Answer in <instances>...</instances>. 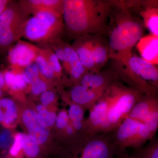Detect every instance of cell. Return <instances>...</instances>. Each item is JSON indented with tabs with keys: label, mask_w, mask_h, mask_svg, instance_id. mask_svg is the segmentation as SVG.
Here are the masks:
<instances>
[{
	"label": "cell",
	"mask_w": 158,
	"mask_h": 158,
	"mask_svg": "<svg viewBox=\"0 0 158 158\" xmlns=\"http://www.w3.org/2000/svg\"><path fill=\"white\" fill-rule=\"evenodd\" d=\"M103 2L91 0H64L63 19L69 33L79 37L103 30L110 11Z\"/></svg>",
	"instance_id": "1"
},
{
	"label": "cell",
	"mask_w": 158,
	"mask_h": 158,
	"mask_svg": "<svg viewBox=\"0 0 158 158\" xmlns=\"http://www.w3.org/2000/svg\"><path fill=\"white\" fill-rule=\"evenodd\" d=\"M64 28L62 16L52 12L43 11L27 20L23 29L22 37L42 46L49 45L60 40Z\"/></svg>",
	"instance_id": "2"
},
{
	"label": "cell",
	"mask_w": 158,
	"mask_h": 158,
	"mask_svg": "<svg viewBox=\"0 0 158 158\" xmlns=\"http://www.w3.org/2000/svg\"><path fill=\"white\" fill-rule=\"evenodd\" d=\"M29 14L18 1L10 0L0 16V56L6 55L12 46L22 38Z\"/></svg>",
	"instance_id": "3"
},
{
	"label": "cell",
	"mask_w": 158,
	"mask_h": 158,
	"mask_svg": "<svg viewBox=\"0 0 158 158\" xmlns=\"http://www.w3.org/2000/svg\"><path fill=\"white\" fill-rule=\"evenodd\" d=\"M155 135L144 123L126 117L113 131L115 156L124 154L128 147H142Z\"/></svg>",
	"instance_id": "4"
},
{
	"label": "cell",
	"mask_w": 158,
	"mask_h": 158,
	"mask_svg": "<svg viewBox=\"0 0 158 158\" xmlns=\"http://www.w3.org/2000/svg\"><path fill=\"white\" fill-rule=\"evenodd\" d=\"M112 98L107 119L112 131L127 117L135 105L144 95L140 90L113 83L110 87Z\"/></svg>",
	"instance_id": "5"
},
{
	"label": "cell",
	"mask_w": 158,
	"mask_h": 158,
	"mask_svg": "<svg viewBox=\"0 0 158 158\" xmlns=\"http://www.w3.org/2000/svg\"><path fill=\"white\" fill-rule=\"evenodd\" d=\"M70 153H64L63 158H113L115 156L113 132L85 137Z\"/></svg>",
	"instance_id": "6"
},
{
	"label": "cell",
	"mask_w": 158,
	"mask_h": 158,
	"mask_svg": "<svg viewBox=\"0 0 158 158\" xmlns=\"http://www.w3.org/2000/svg\"><path fill=\"white\" fill-rule=\"evenodd\" d=\"M143 32L142 25L137 21L127 18L120 20L110 34V49L119 57L127 55L141 39Z\"/></svg>",
	"instance_id": "7"
},
{
	"label": "cell",
	"mask_w": 158,
	"mask_h": 158,
	"mask_svg": "<svg viewBox=\"0 0 158 158\" xmlns=\"http://www.w3.org/2000/svg\"><path fill=\"white\" fill-rule=\"evenodd\" d=\"M110 87L89 110V115L85 120V132L87 137L113 132L107 119L108 110L112 98Z\"/></svg>",
	"instance_id": "8"
},
{
	"label": "cell",
	"mask_w": 158,
	"mask_h": 158,
	"mask_svg": "<svg viewBox=\"0 0 158 158\" xmlns=\"http://www.w3.org/2000/svg\"><path fill=\"white\" fill-rule=\"evenodd\" d=\"M128 117L141 122L155 135L158 128V100L156 95L144 94Z\"/></svg>",
	"instance_id": "9"
},
{
	"label": "cell",
	"mask_w": 158,
	"mask_h": 158,
	"mask_svg": "<svg viewBox=\"0 0 158 158\" xmlns=\"http://www.w3.org/2000/svg\"><path fill=\"white\" fill-rule=\"evenodd\" d=\"M40 48L20 39L7 53V60L11 68H24L35 61Z\"/></svg>",
	"instance_id": "10"
},
{
	"label": "cell",
	"mask_w": 158,
	"mask_h": 158,
	"mask_svg": "<svg viewBox=\"0 0 158 158\" xmlns=\"http://www.w3.org/2000/svg\"><path fill=\"white\" fill-rule=\"evenodd\" d=\"M127 62L130 75L136 81L158 88V71L154 64L137 56L129 57Z\"/></svg>",
	"instance_id": "11"
},
{
	"label": "cell",
	"mask_w": 158,
	"mask_h": 158,
	"mask_svg": "<svg viewBox=\"0 0 158 158\" xmlns=\"http://www.w3.org/2000/svg\"><path fill=\"white\" fill-rule=\"evenodd\" d=\"M22 120L28 133V137L34 143L41 145L45 143L49 135L47 127L41 124L34 110L28 109L23 113Z\"/></svg>",
	"instance_id": "12"
},
{
	"label": "cell",
	"mask_w": 158,
	"mask_h": 158,
	"mask_svg": "<svg viewBox=\"0 0 158 158\" xmlns=\"http://www.w3.org/2000/svg\"><path fill=\"white\" fill-rule=\"evenodd\" d=\"M23 9L33 16L39 12L49 11L62 16L64 0H20Z\"/></svg>",
	"instance_id": "13"
},
{
	"label": "cell",
	"mask_w": 158,
	"mask_h": 158,
	"mask_svg": "<svg viewBox=\"0 0 158 158\" xmlns=\"http://www.w3.org/2000/svg\"><path fill=\"white\" fill-rule=\"evenodd\" d=\"M105 92L88 89L79 84L74 85L70 92V97L74 102L81 105L85 110H90Z\"/></svg>",
	"instance_id": "14"
},
{
	"label": "cell",
	"mask_w": 158,
	"mask_h": 158,
	"mask_svg": "<svg viewBox=\"0 0 158 158\" xmlns=\"http://www.w3.org/2000/svg\"><path fill=\"white\" fill-rule=\"evenodd\" d=\"M93 41L85 39V37L77 38L71 46L76 52L79 60L86 70L92 73H99L91 54V47Z\"/></svg>",
	"instance_id": "15"
},
{
	"label": "cell",
	"mask_w": 158,
	"mask_h": 158,
	"mask_svg": "<svg viewBox=\"0 0 158 158\" xmlns=\"http://www.w3.org/2000/svg\"><path fill=\"white\" fill-rule=\"evenodd\" d=\"M113 83L110 77L99 73H87L82 78L80 85L88 89L105 92Z\"/></svg>",
	"instance_id": "16"
},
{
	"label": "cell",
	"mask_w": 158,
	"mask_h": 158,
	"mask_svg": "<svg viewBox=\"0 0 158 158\" xmlns=\"http://www.w3.org/2000/svg\"><path fill=\"white\" fill-rule=\"evenodd\" d=\"M85 108L72 101L71 103L68 116L74 129L78 135L86 137L85 132Z\"/></svg>",
	"instance_id": "17"
},
{
	"label": "cell",
	"mask_w": 158,
	"mask_h": 158,
	"mask_svg": "<svg viewBox=\"0 0 158 158\" xmlns=\"http://www.w3.org/2000/svg\"><path fill=\"white\" fill-rule=\"evenodd\" d=\"M18 117L17 108L13 100L9 98L0 99V122L5 125H11Z\"/></svg>",
	"instance_id": "18"
},
{
	"label": "cell",
	"mask_w": 158,
	"mask_h": 158,
	"mask_svg": "<svg viewBox=\"0 0 158 158\" xmlns=\"http://www.w3.org/2000/svg\"><path fill=\"white\" fill-rule=\"evenodd\" d=\"M139 49L142 57L148 62L154 64L158 56V37H152L141 38L140 40Z\"/></svg>",
	"instance_id": "19"
},
{
	"label": "cell",
	"mask_w": 158,
	"mask_h": 158,
	"mask_svg": "<svg viewBox=\"0 0 158 158\" xmlns=\"http://www.w3.org/2000/svg\"><path fill=\"white\" fill-rule=\"evenodd\" d=\"M135 158H158V139L155 135L145 146L136 149Z\"/></svg>",
	"instance_id": "20"
},
{
	"label": "cell",
	"mask_w": 158,
	"mask_h": 158,
	"mask_svg": "<svg viewBox=\"0 0 158 158\" xmlns=\"http://www.w3.org/2000/svg\"><path fill=\"white\" fill-rule=\"evenodd\" d=\"M91 54L94 61L98 70L104 65L109 57L107 48L100 43H93L91 47Z\"/></svg>",
	"instance_id": "21"
},
{
	"label": "cell",
	"mask_w": 158,
	"mask_h": 158,
	"mask_svg": "<svg viewBox=\"0 0 158 158\" xmlns=\"http://www.w3.org/2000/svg\"><path fill=\"white\" fill-rule=\"evenodd\" d=\"M42 49L53 72L55 78L60 79L62 76V68L59 59L48 45L43 46Z\"/></svg>",
	"instance_id": "22"
},
{
	"label": "cell",
	"mask_w": 158,
	"mask_h": 158,
	"mask_svg": "<svg viewBox=\"0 0 158 158\" xmlns=\"http://www.w3.org/2000/svg\"><path fill=\"white\" fill-rule=\"evenodd\" d=\"M34 62L37 65L41 76L50 81L55 78L53 72L51 69L47 59L41 48Z\"/></svg>",
	"instance_id": "23"
},
{
	"label": "cell",
	"mask_w": 158,
	"mask_h": 158,
	"mask_svg": "<svg viewBox=\"0 0 158 158\" xmlns=\"http://www.w3.org/2000/svg\"><path fill=\"white\" fill-rule=\"evenodd\" d=\"M145 25L153 36L158 37V15L156 9H149L144 15Z\"/></svg>",
	"instance_id": "24"
},
{
	"label": "cell",
	"mask_w": 158,
	"mask_h": 158,
	"mask_svg": "<svg viewBox=\"0 0 158 158\" xmlns=\"http://www.w3.org/2000/svg\"><path fill=\"white\" fill-rule=\"evenodd\" d=\"M22 149L27 156L29 158L37 157L39 154L40 148L38 144L31 141L28 135L22 134Z\"/></svg>",
	"instance_id": "25"
},
{
	"label": "cell",
	"mask_w": 158,
	"mask_h": 158,
	"mask_svg": "<svg viewBox=\"0 0 158 158\" xmlns=\"http://www.w3.org/2000/svg\"><path fill=\"white\" fill-rule=\"evenodd\" d=\"M21 75L27 85H30L34 81L41 76L37 65L34 62L23 68L21 70Z\"/></svg>",
	"instance_id": "26"
},
{
	"label": "cell",
	"mask_w": 158,
	"mask_h": 158,
	"mask_svg": "<svg viewBox=\"0 0 158 158\" xmlns=\"http://www.w3.org/2000/svg\"><path fill=\"white\" fill-rule=\"evenodd\" d=\"M68 71L70 74L72 79L76 82L75 85L80 84L83 77L88 73L86 69L79 60L70 65Z\"/></svg>",
	"instance_id": "27"
},
{
	"label": "cell",
	"mask_w": 158,
	"mask_h": 158,
	"mask_svg": "<svg viewBox=\"0 0 158 158\" xmlns=\"http://www.w3.org/2000/svg\"><path fill=\"white\" fill-rule=\"evenodd\" d=\"M48 80L41 76L34 81L30 85L31 93L34 96H38L47 90H48Z\"/></svg>",
	"instance_id": "28"
},
{
	"label": "cell",
	"mask_w": 158,
	"mask_h": 158,
	"mask_svg": "<svg viewBox=\"0 0 158 158\" xmlns=\"http://www.w3.org/2000/svg\"><path fill=\"white\" fill-rule=\"evenodd\" d=\"M37 117L43 125L48 127L53 125L56 122V114L53 112L46 110L37 113Z\"/></svg>",
	"instance_id": "29"
},
{
	"label": "cell",
	"mask_w": 158,
	"mask_h": 158,
	"mask_svg": "<svg viewBox=\"0 0 158 158\" xmlns=\"http://www.w3.org/2000/svg\"><path fill=\"white\" fill-rule=\"evenodd\" d=\"M62 47L67 59V66L65 69L68 71L70 65L78 61L79 58L76 52L71 45H68L62 42Z\"/></svg>",
	"instance_id": "30"
},
{
	"label": "cell",
	"mask_w": 158,
	"mask_h": 158,
	"mask_svg": "<svg viewBox=\"0 0 158 158\" xmlns=\"http://www.w3.org/2000/svg\"><path fill=\"white\" fill-rule=\"evenodd\" d=\"M69 123L68 113L65 110L60 111L56 118V127L58 129L62 130L65 129Z\"/></svg>",
	"instance_id": "31"
},
{
	"label": "cell",
	"mask_w": 158,
	"mask_h": 158,
	"mask_svg": "<svg viewBox=\"0 0 158 158\" xmlns=\"http://www.w3.org/2000/svg\"><path fill=\"white\" fill-rule=\"evenodd\" d=\"M56 99V94L52 90H48L40 95V99L41 103L45 106L52 104Z\"/></svg>",
	"instance_id": "32"
},
{
	"label": "cell",
	"mask_w": 158,
	"mask_h": 158,
	"mask_svg": "<svg viewBox=\"0 0 158 158\" xmlns=\"http://www.w3.org/2000/svg\"><path fill=\"white\" fill-rule=\"evenodd\" d=\"M22 149V133H19L15 136V142L10 150L11 155L15 156L18 154L20 150Z\"/></svg>",
	"instance_id": "33"
},
{
	"label": "cell",
	"mask_w": 158,
	"mask_h": 158,
	"mask_svg": "<svg viewBox=\"0 0 158 158\" xmlns=\"http://www.w3.org/2000/svg\"><path fill=\"white\" fill-rule=\"evenodd\" d=\"M11 134L7 130H5L0 133V148H6L11 142Z\"/></svg>",
	"instance_id": "34"
},
{
	"label": "cell",
	"mask_w": 158,
	"mask_h": 158,
	"mask_svg": "<svg viewBox=\"0 0 158 158\" xmlns=\"http://www.w3.org/2000/svg\"><path fill=\"white\" fill-rule=\"evenodd\" d=\"M6 88L4 72L0 69V99L2 98L4 90Z\"/></svg>",
	"instance_id": "35"
},
{
	"label": "cell",
	"mask_w": 158,
	"mask_h": 158,
	"mask_svg": "<svg viewBox=\"0 0 158 158\" xmlns=\"http://www.w3.org/2000/svg\"><path fill=\"white\" fill-rule=\"evenodd\" d=\"M10 0H0V16L5 11Z\"/></svg>",
	"instance_id": "36"
},
{
	"label": "cell",
	"mask_w": 158,
	"mask_h": 158,
	"mask_svg": "<svg viewBox=\"0 0 158 158\" xmlns=\"http://www.w3.org/2000/svg\"><path fill=\"white\" fill-rule=\"evenodd\" d=\"M46 109L47 107L42 104L37 105V106H36V110H37V112H40V111L46 110Z\"/></svg>",
	"instance_id": "37"
},
{
	"label": "cell",
	"mask_w": 158,
	"mask_h": 158,
	"mask_svg": "<svg viewBox=\"0 0 158 158\" xmlns=\"http://www.w3.org/2000/svg\"><path fill=\"white\" fill-rule=\"evenodd\" d=\"M113 158H135L133 156H131L128 155V154H127L125 153L123 154L122 155L117 156H115Z\"/></svg>",
	"instance_id": "38"
}]
</instances>
